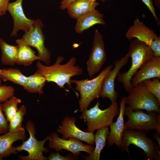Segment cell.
I'll list each match as a JSON object with an SVG mask.
<instances>
[{
	"label": "cell",
	"instance_id": "obj_1",
	"mask_svg": "<svg viewBox=\"0 0 160 160\" xmlns=\"http://www.w3.org/2000/svg\"><path fill=\"white\" fill-rule=\"evenodd\" d=\"M64 58L61 56L58 57L53 65H45L39 61L36 64V71L44 76L48 82L56 83L60 88H64L67 84L69 88H72L71 78L73 76H79L83 73V69L76 65L75 57L71 58L66 63L61 64Z\"/></svg>",
	"mask_w": 160,
	"mask_h": 160
},
{
	"label": "cell",
	"instance_id": "obj_2",
	"mask_svg": "<svg viewBox=\"0 0 160 160\" xmlns=\"http://www.w3.org/2000/svg\"><path fill=\"white\" fill-rule=\"evenodd\" d=\"M131 66L127 71L118 73L117 79L129 92L133 88L131 79L137 71L148 61L154 57V53L149 46L136 38L132 39L129 46Z\"/></svg>",
	"mask_w": 160,
	"mask_h": 160
},
{
	"label": "cell",
	"instance_id": "obj_3",
	"mask_svg": "<svg viewBox=\"0 0 160 160\" xmlns=\"http://www.w3.org/2000/svg\"><path fill=\"white\" fill-rule=\"evenodd\" d=\"M132 144L140 148L148 160H160V146L147 137L146 133L135 129H125L119 148L121 152L126 151L129 154V147Z\"/></svg>",
	"mask_w": 160,
	"mask_h": 160
},
{
	"label": "cell",
	"instance_id": "obj_4",
	"mask_svg": "<svg viewBox=\"0 0 160 160\" xmlns=\"http://www.w3.org/2000/svg\"><path fill=\"white\" fill-rule=\"evenodd\" d=\"M113 66L112 65H108L97 77L91 80L88 78L81 80L71 79L70 82L76 84L75 90L80 94L79 101L80 112L87 109L94 100L99 97L104 79Z\"/></svg>",
	"mask_w": 160,
	"mask_h": 160
},
{
	"label": "cell",
	"instance_id": "obj_5",
	"mask_svg": "<svg viewBox=\"0 0 160 160\" xmlns=\"http://www.w3.org/2000/svg\"><path fill=\"white\" fill-rule=\"evenodd\" d=\"M100 105L97 101L93 107L84 111L80 116L87 124V132L93 133L96 130L109 127L113 122L114 117L119 113L117 101L112 103L108 107L104 110L99 108Z\"/></svg>",
	"mask_w": 160,
	"mask_h": 160
},
{
	"label": "cell",
	"instance_id": "obj_6",
	"mask_svg": "<svg viewBox=\"0 0 160 160\" xmlns=\"http://www.w3.org/2000/svg\"><path fill=\"white\" fill-rule=\"evenodd\" d=\"M125 97V104L133 111L145 110L160 114V102L143 82L133 87Z\"/></svg>",
	"mask_w": 160,
	"mask_h": 160
},
{
	"label": "cell",
	"instance_id": "obj_7",
	"mask_svg": "<svg viewBox=\"0 0 160 160\" xmlns=\"http://www.w3.org/2000/svg\"><path fill=\"white\" fill-rule=\"evenodd\" d=\"M44 25L42 21L37 18L22 38L18 39L16 43L18 45L26 44L35 48L37 50L40 61L47 65L51 63V53L44 45L45 37L43 33Z\"/></svg>",
	"mask_w": 160,
	"mask_h": 160
},
{
	"label": "cell",
	"instance_id": "obj_8",
	"mask_svg": "<svg viewBox=\"0 0 160 160\" xmlns=\"http://www.w3.org/2000/svg\"><path fill=\"white\" fill-rule=\"evenodd\" d=\"M145 113L142 110H132L129 106H125L124 115L128 118L124 123L125 129H130L145 133L155 130L160 135V123L156 119V112L152 111Z\"/></svg>",
	"mask_w": 160,
	"mask_h": 160
},
{
	"label": "cell",
	"instance_id": "obj_9",
	"mask_svg": "<svg viewBox=\"0 0 160 160\" xmlns=\"http://www.w3.org/2000/svg\"><path fill=\"white\" fill-rule=\"evenodd\" d=\"M26 129L29 134V138L26 140L23 141L20 145L15 147L17 152L22 151L27 152V156H18L20 159L23 160H47L48 157L43 155V152H48L49 149L44 146L45 142L49 140V136H47L42 140L39 141L36 139L35 125L32 122L28 121L27 122Z\"/></svg>",
	"mask_w": 160,
	"mask_h": 160
},
{
	"label": "cell",
	"instance_id": "obj_10",
	"mask_svg": "<svg viewBox=\"0 0 160 160\" xmlns=\"http://www.w3.org/2000/svg\"><path fill=\"white\" fill-rule=\"evenodd\" d=\"M125 36L129 41L136 38L150 47L154 53V57H160V37L148 28L138 18L128 29Z\"/></svg>",
	"mask_w": 160,
	"mask_h": 160
},
{
	"label": "cell",
	"instance_id": "obj_11",
	"mask_svg": "<svg viewBox=\"0 0 160 160\" xmlns=\"http://www.w3.org/2000/svg\"><path fill=\"white\" fill-rule=\"evenodd\" d=\"M49 136V148L57 152H62V150H66L77 156L80 154L81 151L91 154L95 148L92 145H85L75 138L70 137L68 140L60 138L56 133H52Z\"/></svg>",
	"mask_w": 160,
	"mask_h": 160
},
{
	"label": "cell",
	"instance_id": "obj_12",
	"mask_svg": "<svg viewBox=\"0 0 160 160\" xmlns=\"http://www.w3.org/2000/svg\"><path fill=\"white\" fill-rule=\"evenodd\" d=\"M106 59L102 35L98 30H96L92 52L87 62V70L90 77H92L100 71Z\"/></svg>",
	"mask_w": 160,
	"mask_h": 160
},
{
	"label": "cell",
	"instance_id": "obj_13",
	"mask_svg": "<svg viewBox=\"0 0 160 160\" xmlns=\"http://www.w3.org/2000/svg\"><path fill=\"white\" fill-rule=\"evenodd\" d=\"M128 52L124 56L114 62V67L105 76L102 85L99 97L108 98L112 103L116 101L119 95L115 89V81L121 69L128 63L129 58Z\"/></svg>",
	"mask_w": 160,
	"mask_h": 160
},
{
	"label": "cell",
	"instance_id": "obj_14",
	"mask_svg": "<svg viewBox=\"0 0 160 160\" xmlns=\"http://www.w3.org/2000/svg\"><path fill=\"white\" fill-rule=\"evenodd\" d=\"M76 121V119L74 116L65 117L62 125L58 128L57 132L63 135L62 138L63 139L73 137L83 141L89 145H93L94 135L93 133L84 132L80 129L75 124Z\"/></svg>",
	"mask_w": 160,
	"mask_h": 160
},
{
	"label": "cell",
	"instance_id": "obj_15",
	"mask_svg": "<svg viewBox=\"0 0 160 160\" xmlns=\"http://www.w3.org/2000/svg\"><path fill=\"white\" fill-rule=\"evenodd\" d=\"M23 0H16L15 1L9 3L7 11L12 16L14 25L10 34L11 36H16L20 30L25 32L29 30L34 23L35 20L27 18L24 14L22 6Z\"/></svg>",
	"mask_w": 160,
	"mask_h": 160
},
{
	"label": "cell",
	"instance_id": "obj_16",
	"mask_svg": "<svg viewBox=\"0 0 160 160\" xmlns=\"http://www.w3.org/2000/svg\"><path fill=\"white\" fill-rule=\"evenodd\" d=\"M160 79V57H153L139 69L131 79L134 87L144 81L152 78Z\"/></svg>",
	"mask_w": 160,
	"mask_h": 160
},
{
	"label": "cell",
	"instance_id": "obj_17",
	"mask_svg": "<svg viewBox=\"0 0 160 160\" xmlns=\"http://www.w3.org/2000/svg\"><path fill=\"white\" fill-rule=\"evenodd\" d=\"M125 97H123L120 103L119 115L116 122H113L110 126V131L106 140L108 147L113 144L120 148L123 135L125 130L124 112L125 106Z\"/></svg>",
	"mask_w": 160,
	"mask_h": 160
},
{
	"label": "cell",
	"instance_id": "obj_18",
	"mask_svg": "<svg viewBox=\"0 0 160 160\" xmlns=\"http://www.w3.org/2000/svg\"><path fill=\"white\" fill-rule=\"evenodd\" d=\"M26 139L25 130L17 132H9L0 135V160L12 154L17 153L13 143L18 140L23 141Z\"/></svg>",
	"mask_w": 160,
	"mask_h": 160
},
{
	"label": "cell",
	"instance_id": "obj_19",
	"mask_svg": "<svg viewBox=\"0 0 160 160\" xmlns=\"http://www.w3.org/2000/svg\"><path fill=\"white\" fill-rule=\"evenodd\" d=\"M75 27L76 31L81 33L96 24L105 25L103 15L95 9L77 19Z\"/></svg>",
	"mask_w": 160,
	"mask_h": 160
},
{
	"label": "cell",
	"instance_id": "obj_20",
	"mask_svg": "<svg viewBox=\"0 0 160 160\" xmlns=\"http://www.w3.org/2000/svg\"><path fill=\"white\" fill-rule=\"evenodd\" d=\"M99 4L96 1L77 0L71 4L66 9L70 16L77 19L89 12L95 9Z\"/></svg>",
	"mask_w": 160,
	"mask_h": 160
},
{
	"label": "cell",
	"instance_id": "obj_21",
	"mask_svg": "<svg viewBox=\"0 0 160 160\" xmlns=\"http://www.w3.org/2000/svg\"><path fill=\"white\" fill-rule=\"evenodd\" d=\"M109 133L108 127L97 129L94 135L95 146L92 153L87 156L81 155V157L85 160H100L101 151L105 145L107 137Z\"/></svg>",
	"mask_w": 160,
	"mask_h": 160
},
{
	"label": "cell",
	"instance_id": "obj_22",
	"mask_svg": "<svg viewBox=\"0 0 160 160\" xmlns=\"http://www.w3.org/2000/svg\"><path fill=\"white\" fill-rule=\"evenodd\" d=\"M0 48L1 53V61L3 64L11 66L16 64L18 52V46L9 45L0 38Z\"/></svg>",
	"mask_w": 160,
	"mask_h": 160
},
{
	"label": "cell",
	"instance_id": "obj_23",
	"mask_svg": "<svg viewBox=\"0 0 160 160\" xmlns=\"http://www.w3.org/2000/svg\"><path fill=\"white\" fill-rule=\"evenodd\" d=\"M46 81L44 76L36 71L33 74L28 77L27 81L23 86V88L29 92L41 95L43 92V88Z\"/></svg>",
	"mask_w": 160,
	"mask_h": 160
},
{
	"label": "cell",
	"instance_id": "obj_24",
	"mask_svg": "<svg viewBox=\"0 0 160 160\" xmlns=\"http://www.w3.org/2000/svg\"><path fill=\"white\" fill-rule=\"evenodd\" d=\"M18 46V52L16 64L27 66L31 65L35 60H39L30 46L26 44Z\"/></svg>",
	"mask_w": 160,
	"mask_h": 160
},
{
	"label": "cell",
	"instance_id": "obj_25",
	"mask_svg": "<svg viewBox=\"0 0 160 160\" xmlns=\"http://www.w3.org/2000/svg\"><path fill=\"white\" fill-rule=\"evenodd\" d=\"M2 70L1 79L3 81H10L23 87L27 83L28 77L23 75L19 69L10 68Z\"/></svg>",
	"mask_w": 160,
	"mask_h": 160
},
{
	"label": "cell",
	"instance_id": "obj_26",
	"mask_svg": "<svg viewBox=\"0 0 160 160\" xmlns=\"http://www.w3.org/2000/svg\"><path fill=\"white\" fill-rule=\"evenodd\" d=\"M21 101L20 99L13 96L1 104L2 111L8 122L17 112L19 109L18 105Z\"/></svg>",
	"mask_w": 160,
	"mask_h": 160
},
{
	"label": "cell",
	"instance_id": "obj_27",
	"mask_svg": "<svg viewBox=\"0 0 160 160\" xmlns=\"http://www.w3.org/2000/svg\"><path fill=\"white\" fill-rule=\"evenodd\" d=\"M26 107L25 105H22L16 114L9 122V132H17L25 130L22 126L24 116L26 114Z\"/></svg>",
	"mask_w": 160,
	"mask_h": 160
},
{
	"label": "cell",
	"instance_id": "obj_28",
	"mask_svg": "<svg viewBox=\"0 0 160 160\" xmlns=\"http://www.w3.org/2000/svg\"><path fill=\"white\" fill-rule=\"evenodd\" d=\"M160 79L156 77L153 80L148 79L143 82L146 86L148 90L157 98L160 102Z\"/></svg>",
	"mask_w": 160,
	"mask_h": 160
},
{
	"label": "cell",
	"instance_id": "obj_29",
	"mask_svg": "<svg viewBox=\"0 0 160 160\" xmlns=\"http://www.w3.org/2000/svg\"><path fill=\"white\" fill-rule=\"evenodd\" d=\"M14 88L11 86L3 85L0 86V102H4L14 96Z\"/></svg>",
	"mask_w": 160,
	"mask_h": 160
},
{
	"label": "cell",
	"instance_id": "obj_30",
	"mask_svg": "<svg viewBox=\"0 0 160 160\" xmlns=\"http://www.w3.org/2000/svg\"><path fill=\"white\" fill-rule=\"evenodd\" d=\"M9 129V123L4 114L0 102V135L8 132Z\"/></svg>",
	"mask_w": 160,
	"mask_h": 160
},
{
	"label": "cell",
	"instance_id": "obj_31",
	"mask_svg": "<svg viewBox=\"0 0 160 160\" xmlns=\"http://www.w3.org/2000/svg\"><path fill=\"white\" fill-rule=\"evenodd\" d=\"M48 158L49 160H70L74 159H75L70 156H63L59 154L58 152L57 153H50Z\"/></svg>",
	"mask_w": 160,
	"mask_h": 160
},
{
	"label": "cell",
	"instance_id": "obj_32",
	"mask_svg": "<svg viewBox=\"0 0 160 160\" xmlns=\"http://www.w3.org/2000/svg\"><path fill=\"white\" fill-rule=\"evenodd\" d=\"M144 4L146 6L149 10L151 12L156 21H159L157 17L154 7L153 4L152 0H141Z\"/></svg>",
	"mask_w": 160,
	"mask_h": 160
},
{
	"label": "cell",
	"instance_id": "obj_33",
	"mask_svg": "<svg viewBox=\"0 0 160 160\" xmlns=\"http://www.w3.org/2000/svg\"><path fill=\"white\" fill-rule=\"evenodd\" d=\"M10 0H0V12L6 13Z\"/></svg>",
	"mask_w": 160,
	"mask_h": 160
},
{
	"label": "cell",
	"instance_id": "obj_34",
	"mask_svg": "<svg viewBox=\"0 0 160 160\" xmlns=\"http://www.w3.org/2000/svg\"><path fill=\"white\" fill-rule=\"evenodd\" d=\"M77 0H62L61 2L60 9L64 10L72 3Z\"/></svg>",
	"mask_w": 160,
	"mask_h": 160
},
{
	"label": "cell",
	"instance_id": "obj_35",
	"mask_svg": "<svg viewBox=\"0 0 160 160\" xmlns=\"http://www.w3.org/2000/svg\"><path fill=\"white\" fill-rule=\"evenodd\" d=\"M159 135H160L156 132L153 134V136L154 139L157 141L158 145L160 146V138Z\"/></svg>",
	"mask_w": 160,
	"mask_h": 160
},
{
	"label": "cell",
	"instance_id": "obj_36",
	"mask_svg": "<svg viewBox=\"0 0 160 160\" xmlns=\"http://www.w3.org/2000/svg\"><path fill=\"white\" fill-rule=\"evenodd\" d=\"M154 4L158 8H160V0H154Z\"/></svg>",
	"mask_w": 160,
	"mask_h": 160
},
{
	"label": "cell",
	"instance_id": "obj_37",
	"mask_svg": "<svg viewBox=\"0 0 160 160\" xmlns=\"http://www.w3.org/2000/svg\"><path fill=\"white\" fill-rule=\"evenodd\" d=\"M2 70L0 69V76L1 77V79L2 77Z\"/></svg>",
	"mask_w": 160,
	"mask_h": 160
},
{
	"label": "cell",
	"instance_id": "obj_38",
	"mask_svg": "<svg viewBox=\"0 0 160 160\" xmlns=\"http://www.w3.org/2000/svg\"><path fill=\"white\" fill-rule=\"evenodd\" d=\"M89 0L91 1H96V0ZM101 0L103 2H105L106 1H108L110 0Z\"/></svg>",
	"mask_w": 160,
	"mask_h": 160
},
{
	"label": "cell",
	"instance_id": "obj_39",
	"mask_svg": "<svg viewBox=\"0 0 160 160\" xmlns=\"http://www.w3.org/2000/svg\"><path fill=\"white\" fill-rule=\"evenodd\" d=\"M4 14L2 12H0V16H3L4 15Z\"/></svg>",
	"mask_w": 160,
	"mask_h": 160
},
{
	"label": "cell",
	"instance_id": "obj_40",
	"mask_svg": "<svg viewBox=\"0 0 160 160\" xmlns=\"http://www.w3.org/2000/svg\"><path fill=\"white\" fill-rule=\"evenodd\" d=\"M1 79L0 76V86H1Z\"/></svg>",
	"mask_w": 160,
	"mask_h": 160
}]
</instances>
